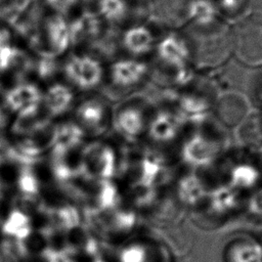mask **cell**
<instances>
[{"label":"cell","mask_w":262,"mask_h":262,"mask_svg":"<svg viewBox=\"0 0 262 262\" xmlns=\"http://www.w3.org/2000/svg\"><path fill=\"white\" fill-rule=\"evenodd\" d=\"M236 57L245 64L262 66V15L245 17L232 36Z\"/></svg>","instance_id":"cell-1"},{"label":"cell","mask_w":262,"mask_h":262,"mask_svg":"<svg viewBox=\"0 0 262 262\" xmlns=\"http://www.w3.org/2000/svg\"><path fill=\"white\" fill-rule=\"evenodd\" d=\"M78 166L79 172L86 178L110 180L117 172L116 154L110 145L94 141L83 148Z\"/></svg>","instance_id":"cell-2"},{"label":"cell","mask_w":262,"mask_h":262,"mask_svg":"<svg viewBox=\"0 0 262 262\" xmlns=\"http://www.w3.org/2000/svg\"><path fill=\"white\" fill-rule=\"evenodd\" d=\"M232 49V35L225 27L217 26L212 33L199 38L192 55L200 66L211 68L225 61Z\"/></svg>","instance_id":"cell-3"},{"label":"cell","mask_w":262,"mask_h":262,"mask_svg":"<svg viewBox=\"0 0 262 262\" xmlns=\"http://www.w3.org/2000/svg\"><path fill=\"white\" fill-rule=\"evenodd\" d=\"M64 73L69 81L81 89L93 88L102 76L100 63L88 55L70 57L64 64Z\"/></svg>","instance_id":"cell-4"},{"label":"cell","mask_w":262,"mask_h":262,"mask_svg":"<svg viewBox=\"0 0 262 262\" xmlns=\"http://www.w3.org/2000/svg\"><path fill=\"white\" fill-rule=\"evenodd\" d=\"M160 60L167 67L177 72L187 69V64L192 56L189 43L178 34H168L157 47Z\"/></svg>","instance_id":"cell-5"},{"label":"cell","mask_w":262,"mask_h":262,"mask_svg":"<svg viewBox=\"0 0 262 262\" xmlns=\"http://www.w3.org/2000/svg\"><path fill=\"white\" fill-rule=\"evenodd\" d=\"M79 125L91 134L103 133L108 126L107 110L101 100L88 99L82 102L76 112Z\"/></svg>","instance_id":"cell-6"},{"label":"cell","mask_w":262,"mask_h":262,"mask_svg":"<svg viewBox=\"0 0 262 262\" xmlns=\"http://www.w3.org/2000/svg\"><path fill=\"white\" fill-rule=\"evenodd\" d=\"M42 35L43 54L45 53V40L47 44V52L49 56L55 57V55L63 52L70 44V31L64 18L60 15L50 16L45 21V28Z\"/></svg>","instance_id":"cell-7"},{"label":"cell","mask_w":262,"mask_h":262,"mask_svg":"<svg viewBox=\"0 0 262 262\" xmlns=\"http://www.w3.org/2000/svg\"><path fill=\"white\" fill-rule=\"evenodd\" d=\"M84 135L85 132L79 124L68 122L56 125L55 142L51 148L50 159H67L72 150L79 147Z\"/></svg>","instance_id":"cell-8"},{"label":"cell","mask_w":262,"mask_h":262,"mask_svg":"<svg viewBox=\"0 0 262 262\" xmlns=\"http://www.w3.org/2000/svg\"><path fill=\"white\" fill-rule=\"evenodd\" d=\"M4 100L10 111L21 113L40 107L43 97L35 85L20 83L5 93Z\"/></svg>","instance_id":"cell-9"},{"label":"cell","mask_w":262,"mask_h":262,"mask_svg":"<svg viewBox=\"0 0 262 262\" xmlns=\"http://www.w3.org/2000/svg\"><path fill=\"white\" fill-rule=\"evenodd\" d=\"M247 112V100L243 94L236 91H229L222 94L216 103L218 119L228 126H233L241 122Z\"/></svg>","instance_id":"cell-10"},{"label":"cell","mask_w":262,"mask_h":262,"mask_svg":"<svg viewBox=\"0 0 262 262\" xmlns=\"http://www.w3.org/2000/svg\"><path fill=\"white\" fill-rule=\"evenodd\" d=\"M148 71L144 62L136 60H121L112 67V79L117 87L129 88L140 82Z\"/></svg>","instance_id":"cell-11"},{"label":"cell","mask_w":262,"mask_h":262,"mask_svg":"<svg viewBox=\"0 0 262 262\" xmlns=\"http://www.w3.org/2000/svg\"><path fill=\"white\" fill-rule=\"evenodd\" d=\"M2 233L9 238L26 242L33 233V224L30 215L14 208L1 223Z\"/></svg>","instance_id":"cell-12"},{"label":"cell","mask_w":262,"mask_h":262,"mask_svg":"<svg viewBox=\"0 0 262 262\" xmlns=\"http://www.w3.org/2000/svg\"><path fill=\"white\" fill-rule=\"evenodd\" d=\"M218 14V7L212 0H189L185 5V18L195 27H212Z\"/></svg>","instance_id":"cell-13"},{"label":"cell","mask_w":262,"mask_h":262,"mask_svg":"<svg viewBox=\"0 0 262 262\" xmlns=\"http://www.w3.org/2000/svg\"><path fill=\"white\" fill-rule=\"evenodd\" d=\"M43 99L47 114L50 117H55L66 113L71 107L74 96L68 87L55 84L47 90Z\"/></svg>","instance_id":"cell-14"},{"label":"cell","mask_w":262,"mask_h":262,"mask_svg":"<svg viewBox=\"0 0 262 262\" xmlns=\"http://www.w3.org/2000/svg\"><path fill=\"white\" fill-rule=\"evenodd\" d=\"M123 44L134 55L146 54L154 47V36L145 27H134L124 34Z\"/></svg>","instance_id":"cell-15"},{"label":"cell","mask_w":262,"mask_h":262,"mask_svg":"<svg viewBox=\"0 0 262 262\" xmlns=\"http://www.w3.org/2000/svg\"><path fill=\"white\" fill-rule=\"evenodd\" d=\"M114 124L118 133L127 138L134 137L142 129V114L137 107H124L116 114Z\"/></svg>","instance_id":"cell-16"},{"label":"cell","mask_w":262,"mask_h":262,"mask_svg":"<svg viewBox=\"0 0 262 262\" xmlns=\"http://www.w3.org/2000/svg\"><path fill=\"white\" fill-rule=\"evenodd\" d=\"M16 185L24 196H39L40 180L31 166H20L16 178Z\"/></svg>","instance_id":"cell-17"},{"label":"cell","mask_w":262,"mask_h":262,"mask_svg":"<svg viewBox=\"0 0 262 262\" xmlns=\"http://www.w3.org/2000/svg\"><path fill=\"white\" fill-rule=\"evenodd\" d=\"M98 9L105 19L115 24L126 17L128 7L125 0H98Z\"/></svg>","instance_id":"cell-18"},{"label":"cell","mask_w":262,"mask_h":262,"mask_svg":"<svg viewBox=\"0 0 262 262\" xmlns=\"http://www.w3.org/2000/svg\"><path fill=\"white\" fill-rule=\"evenodd\" d=\"M40 257L43 262H77L76 255L68 249H55L46 247L41 253Z\"/></svg>","instance_id":"cell-19"},{"label":"cell","mask_w":262,"mask_h":262,"mask_svg":"<svg viewBox=\"0 0 262 262\" xmlns=\"http://www.w3.org/2000/svg\"><path fill=\"white\" fill-rule=\"evenodd\" d=\"M35 69L37 71L38 76L41 79H49L52 77L58 69V64L54 57L52 56H41L37 61Z\"/></svg>","instance_id":"cell-20"},{"label":"cell","mask_w":262,"mask_h":262,"mask_svg":"<svg viewBox=\"0 0 262 262\" xmlns=\"http://www.w3.org/2000/svg\"><path fill=\"white\" fill-rule=\"evenodd\" d=\"M247 4V0H220L217 7L219 13L221 12L227 16H235L244 13Z\"/></svg>","instance_id":"cell-21"},{"label":"cell","mask_w":262,"mask_h":262,"mask_svg":"<svg viewBox=\"0 0 262 262\" xmlns=\"http://www.w3.org/2000/svg\"><path fill=\"white\" fill-rule=\"evenodd\" d=\"M145 253L138 245H130L122 248L118 253L119 262H143Z\"/></svg>","instance_id":"cell-22"},{"label":"cell","mask_w":262,"mask_h":262,"mask_svg":"<svg viewBox=\"0 0 262 262\" xmlns=\"http://www.w3.org/2000/svg\"><path fill=\"white\" fill-rule=\"evenodd\" d=\"M51 7L61 13L68 12L78 0H45Z\"/></svg>","instance_id":"cell-23"},{"label":"cell","mask_w":262,"mask_h":262,"mask_svg":"<svg viewBox=\"0 0 262 262\" xmlns=\"http://www.w3.org/2000/svg\"><path fill=\"white\" fill-rule=\"evenodd\" d=\"M8 124V116L5 113V110L0 107V131L3 130Z\"/></svg>","instance_id":"cell-24"},{"label":"cell","mask_w":262,"mask_h":262,"mask_svg":"<svg viewBox=\"0 0 262 262\" xmlns=\"http://www.w3.org/2000/svg\"><path fill=\"white\" fill-rule=\"evenodd\" d=\"M3 191H4V186H3L2 180L0 179V201H1L2 198H3Z\"/></svg>","instance_id":"cell-25"},{"label":"cell","mask_w":262,"mask_h":262,"mask_svg":"<svg viewBox=\"0 0 262 262\" xmlns=\"http://www.w3.org/2000/svg\"><path fill=\"white\" fill-rule=\"evenodd\" d=\"M93 262H104V261L101 258H96V259H94Z\"/></svg>","instance_id":"cell-26"},{"label":"cell","mask_w":262,"mask_h":262,"mask_svg":"<svg viewBox=\"0 0 262 262\" xmlns=\"http://www.w3.org/2000/svg\"><path fill=\"white\" fill-rule=\"evenodd\" d=\"M0 87H1V83H0Z\"/></svg>","instance_id":"cell-27"},{"label":"cell","mask_w":262,"mask_h":262,"mask_svg":"<svg viewBox=\"0 0 262 262\" xmlns=\"http://www.w3.org/2000/svg\"><path fill=\"white\" fill-rule=\"evenodd\" d=\"M261 94H262V91H261Z\"/></svg>","instance_id":"cell-28"}]
</instances>
